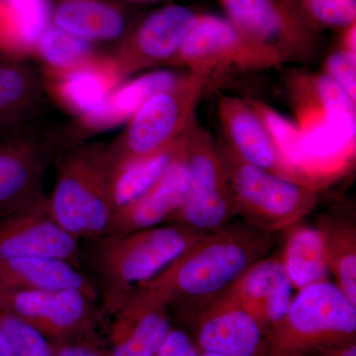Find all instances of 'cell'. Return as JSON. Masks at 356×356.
Segmentation results:
<instances>
[{
  "label": "cell",
  "mask_w": 356,
  "mask_h": 356,
  "mask_svg": "<svg viewBox=\"0 0 356 356\" xmlns=\"http://www.w3.org/2000/svg\"><path fill=\"white\" fill-rule=\"evenodd\" d=\"M273 247L271 233L243 222H229L207 234L165 270L143 285L168 310L193 318Z\"/></svg>",
  "instance_id": "1"
},
{
  "label": "cell",
  "mask_w": 356,
  "mask_h": 356,
  "mask_svg": "<svg viewBox=\"0 0 356 356\" xmlns=\"http://www.w3.org/2000/svg\"><path fill=\"white\" fill-rule=\"evenodd\" d=\"M207 234L168 222L123 235H105L83 254L90 268L103 313L113 316L138 288Z\"/></svg>",
  "instance_id": "2"
},
{
  "label": "cell",
  "mask_w": 356,
  "mask_h": 356,
  "mask_svg": "<svg viewBox=\"0 0 356 356\" xmlns=\"http://www.w3.org/2000/svg\"><path fill=\"white\" fill-rule=\"evenodd\" d=\"M48 206L54 220L79 242H95L106 235L115 212L108 145L65 147Z\"/></svg>",
  "instance_id": "3"
},
{
  "label": "cell",
  "mask_w": 356,
  "mask_h": 356,
  "mask_svg": "<svg viewBox=\"0 0 356 356\" xmlns=\"http://www.w3.org/2000/svg\"><path fill=\"white\" fill-rule=\"evenodd\" d=\"M356 305L330 280L297 291L264 356H307L355 343Z\"/></svg>",
  "instance_id": "4"
},
{
  "label": "cell",
  "mask_w": 356,
  "mask_h": 356,
  "mask_svg": "<svg viewBox=\"0 0 356 356\" xmlns=\"http://www.w3.org/2000/svg\"><path fill=\"white\" fill-rule=\"evenodd\" d=\"M217 145L236 215L245 224L273 234L291 228L315 209L320 191L250 165L222 140H217Z\"/></svg>",
  "instance_id": "5"
},
{
  "label": "cell",
  "mask_w": 356,
  "mask_h": 356,
  "mask_svg": "<svg viewBox=\"0 0 356 356\" xmlns=\"http://www.w3.org/2000/svg\"><path fill=\"white\" fill-rule=\"evenodd\" d=\"M209 86L206 77L186 72L170 88L152 96L108 145L112 165L153 156L175 144L196 121L198 103Z\"/></svg>",
  "instance_id": "6"
},
{
  "label": "cell",
  "mask_w": 356,
  "mask_h": 356,
  "mask_svg": "<svg viewBox=\"0 0 356 356\" xmlns=\"http://www.w3.org/2000/svg\"><path fill=\"white\" fill-rule=\"evenodd\" d=\"M285 63L227 18L198 14L184 46L170 65L206 77L210 86L224 76L280 69Z\"/></svg>",
  "instance_id": "7"
},
{
  "label": "cell",
  "mask_w": 356,
  "mask_h": 356,
  "mask_svg": "<svg viewBox=\"0 0 356 356\" xmlns=\"http://www.w3.org/2000/svg\"><path fill=\"white\" fill-rule=\"evenodd\" d=\"M186 161L188 191L170 222L201 234L214 233L232 222L236 210L217 140L196 122L187 138Z\"/></svg>",
  "instance_id": "8"
},
{
  "label": "cell",
  "mask_w": 356,
  "mask_h": 356,
  "mask_svg": "<svg viewBox=\"0 0 356 356\" xmlns=\"http://www.w3.org/2000/svg\"><path fill=\"white\" fill-rule=\"evenodd\" d=\"M227 19L285 64H309L321 47V31L291 0H217Z\"/></svg>",
  "instance_id": "9"
},
{
  "label": "cell",
  "mask_w": 356,
  "mask_h": 356,
  "mask_svg": "<svg viewBox=\"0 0 356 356\" xmlns=\"http://www.w3.org/2000/svg\"><path fill=\"white\" fill-rule=\"evenodd\" d=\"M32 126L0 132V217L44 194V177L57 142Z\"/></svg>",
  "instance_id": "10"
},
{
  "label": "cell",
  "mask_w": 356,
  "mask_h": 356,
  "mask_svg": "<svg viewBox=\"0 0 356 356\" xmlns=\"http://www.w3.org/2000/svg\"><path fill=\"white\" fill-rule=\"evenodd\" d=\"M98 303L97 298L74 290L32 291L0 283V309L32 325L51 344L70 343L89 329Z\"/></svg>",
  "instance_id": "11"
},
{
  "label": "cell",
  "mask_w": 356,
  "mask_h": 356,
  "mask_svg": "<svg viewBox=\"0 0 356 356\" xmlns=\"http://www.w3.org/2000/svg\"><path fill=\"white\" fill-rule=\"evenodd\" d=\"M218 114L222 142L243 161L310 188L321 191L327 186L285 158L250 102L236 96L221 95Z\"/></svg>",
  "instance_id": "12"
},
{
  "label": "cell",
  "mask_w": 356,
  "mask_h": 356,
  "mask_svg": "<svg viewBox=\"0 0 356 356\" xmlns=\"http://www.w3.org/2000/svg\"><path fill=\"white\" fill-rule=\"evenodd\" d=\"M79 241L51 217L48 196L0 217V259L23 257L63 259L83 268Z\"/></svg>",
  "instance_id": "13"
},
{
  "label": "cell",
  "mask_w": 356,
  "mask_h": 356,
  "mask_svg": "<svg viewBox=\"0 0 356 356\" xmlns=\"http://www.w3.org/2000/svg\"><path fill=\"white\" fill-rule=\"evenodd\" d=\"M191 7L170 4L154 11L140 21L123 39L114 58L126 76L170 65L197 20Z\"/></svg>",
  "instance_id": "14"
},
{
  "label": "cell",
  "mask_w": 356,
  "mask_h": 356,
  "mask_svg": "<svg viewBox=\"0 0 356 356\" xmlns=\"http://www.w3.org/2000/svg\"><path fill=\"white\" fill-rule=\"evenodd\" d=\"M199 351L225 356H264L267 336L257 318L242 307L216 299L193 318Z\"/></svg>",
  "instance_id": "15"
},
{
  "label": "cell",
  "mask_w": 356,
  "mask_h": 356,
  "mask_svg": "<svg viewBox=\"0 0 356 356\" xmlns=\"http://www.w3.org/2000/svg\"><path fill=\"white\" fill-rule=\"evenodd\" d=\"M293 290L280 257H266L248 267L216 299L250 312L261 323L268 339L286 316L294 297Z\"/></svg>",
  "instance_id": "16"
},
{
  "label": "cell",
  "mask_w": 356,
  "mask_h": 356,
  "mask_svg": "<svg viewBox=\"0 0 356 356\" xmlns=\"http://www.w3.org/2000/svg\"><path fill=\"white\" fill-rule=\"evenodd\" d=\"M126 76L114 56L96 54L72 69L43 72L42 81L56 102L81 120L97 111Z\"/></svg>",
  "instance_id": "17"
},
{
  "label": "cell",
  "mask_w": 356,
  "mask_h": 356,
  "mask_svg": "<svg viewBox=\"0 0 356 356\" xmlns=\"http://www.w3.org/2000/svg\"><path fill=\"white\" fill-rule=\"evenodd\" d=\"M285 79L297 127L332 125L356 133V102L329 76L294 69Z\"/></svg>",
  "instance_id": "18"
},
{
  "label": "cell",
  "mask_w": 356,
  "mask_h": 356,
  "mask_svg": "<svg viewBox=\"0 0 356 356\" xmlns=\"http://www.w3.org/2000/svg\"><path fill=\"white\" fill-rule=\"evenodd\" d=\"M112 317L109 356H154L172 329L168 307L143 287L133 292Z\"/></svg>",
  "instance_id": "19"
},
{
  "label": "cell",
  "mask_w": 356,
  "mask_h": 356,
  "mask_svg": "<svg viewBox=\"0 0 356 356\" xmlns=\"http://www.w3.org/2000/svg\"><path fill=\"white\" fill-rule=\"evenodd\" d=\"M188 185L185 143L163 177L151 189L134 202L115 211L106 235H123L168 224L184 204Z\"/></svg>",
  "instance_id": "20"
},
{
  "label": "cell",
  "mask_w": 356,
  "mask_h": 356,
  "mask_svg": "<svg viewBox=\"0 0 356 356\" xmlns=\"http://www.w3.org/2000/svg\"><path fill=\"white\" fill-rule=\"evenodd\" d=\"M0 283L32 291H81L99 300L92 278L74 264L51 257L0 259Z\"/></svg>",
  "instance_id": "21"
},
{
  "label": "cell",
  "mask_w": 356,
  "mask_h": 356,
  "mask_svg": "<svg viewBox=\"0 0 356 356\" xmlns=\"http://www.w3.org/2000/svg\"><path fill=\"white\" fill-rule=\"evenodd\" d=\"M42 76L25 60L0 56V132L32 124L44 104Z\"/></svg>",
  "instance_id": "22"
},
{
  "label": "cell",
  "mask_w": 356,
  "mask_h": 356,
  "mask_svg": "<svg viewBox=\"0 0 356 356\" xmlns=\"http://www.w3.org/2000/svg\"><path fill=\"white\" fill-rule=\"evenodd\" d=\"M50 0H0V56L25 60L51 24Z\"/></svg>",
  "instance_id": "23"
},
{
  "label": "cell",
  "mask_w": 356,
  "mask_h": 356,
  "mask_svg": "<svg viewBox=\"0 0 356 356\" xmlns=\"http://www.w3.org/2000/svg\"><path fill=\"white\" fill-rule=\"evenodd\" d=\"M51 24L90 44L120 38L126 30L121 9L103 0H60Z\"/></svg>",
  "instance_id": "24"
},
{
  "label": "cell",
  "mask_w": 356,
  "mask_h": 356,
  "mask_svg": "<svg viewBox=\"0 0 356 356\" xmlns=\"http://www.w3.org/2000/svg\"><path fill=\"white\" fill-rule=\"evenodd\" d=\"M181 74L170 70L147 72L132 81H123L95 113L79 120L92 130L114 127L128 122L152 96L170 88Z\"/></svg>",
  "instance_id": "25"
},
{
  "label": "cell",
  "mask_w": 356,
  "mask_h": 356,
  "mask_svg": "<svg viewBox=\"0 0 356 356\" xmlns=\"http://www.w3.org/2000/svg\"><path fill=\"white\" fill-rule=\"evenodd\" d=\"M334 284L356 305V227L350 217L325 213L316 219Z\"/></svg>",
  "instance_id": "26"
},
{
  "label": "cell",
  "mask_w": 356,
  "mask_h": 356,
  "mask_svg": "<svg viewBox=\"0 0 356 356\" xmlns=\"http://www.w3.org/2000/svg\"><path fill=\"white\" fill-rule=\"evenodd\" d=\"M280 259L295 291L329 280L322 240L315 227L294 225Z\"/></svg>",
  "instance_id": "27"
},
{
  "label": "cell",
  "mask_w": 356,
  "mask_h": 356,
  "mask_svg": "<svg viewBox=\"0 0 356 356\" xmlns=\"http://www.w3.org/2000/svg\"><path fill=\"white\" fill-rule=\"evenodd\" d=\"M194 123L180 139L163 151L124 165H112V192L115 211L139 199L163 177L173 159L184 147Z\"/></svg>",
  "instance_id": "28"
},
{
  "label": "cell",
  "mask_w": 356,
  "mask_h": 356,
  "mask_svg": "<svg viewBox=\"0 0 356 356\" xmlns=\"http://www.w3.org/2000/svg\"><path fill=\"white\" fill-rule=\"evenodd\" d=\"M96 54L92 44L51 24L39 39L34 56L43 63V72H58L76 67Z\"/></svg>",
  "instance_id": "29"
},
{
  "label": "cell",
  "mask_w": 356,
  "mask_h": 356,
  "mask_svg": "<svg viewBox=\"0 0 356 356\" xmlns=\"http://www.w3.org/2000/svg\"><path fill=\"white\" fill-rule=\"evenodd\" d=\"M0 330L13 356H54V346L44 334L13 314L0 309Z\"/></svg>",
  "instance_id": "30"
},
{
  "label": "cell",
  "mask_w": 356,
  "mask_h": 356,
  "mask_svg": "<svg viewBox=\"0 0 356 356\" xmlns=\"http://www.w3.org/2000/svg\"><path fill=\"white\" fill-rule=\"evenodd\" d=\"M321 32L341 30L356 23V0H291Z\"/></svg>",
  "instance_id": "31"
},
{
  "label": "cell",
  "mask_w": 356,
  "mask_h": 356,
  "mask_svg": "<svg viewBox=\"0 0 356 356\" xmlns=\"http://www.w3.org/2000/svg\"><path fill=\"white\" fill-rule=\"evenodd\" d=\"M322 72L356 102V53L337 47L325 58Z\"/></svg>",
  "instance_id": "32"
},
{
  "label": "cell",
  "mask_w": 356,
  "mask_h": 356,
  "mask_svg": "<svg viewBox=\"0 0 356 356\" xmlns=\"http://www.w3.org/2000/svg\"><path fill=\"white\" fill-rule=\"evenodd\" d=\"M199 353L186 332L172 327L154 356H199Z\"/></svg>",
  "instance_id": "33"
},
{
  "label": "cell",
  "mask_w": 356,
  "mask_h": 356,
  "mask_svg": "<svg viewBox=\"0 0 356 356\" xmlns=\"http://www.w3.org/2000/svg\"><path fill=\"white\" fill-rule=\"evenodd\" d=\"M54 356H104L89 346L77 343L53 344Z\"/></svg>",
  "instance_id": "34"
},
{
  "label": "cell",
  "mask_w": 356,
  "mask_h": 356,
  "mask_svg": "<svg viewBox=\"0 0 356 356\" xmlns=\"http://www.w3.org/2000/svg\"><path fill=\"white\" fill-rule=\"evenodd\" d=\"M339 32H341V38H339L341 40H339V46L356 53V23L339 30Z\"/></svg>",
  "instance_id": "35"
},
{
  "label": "cell",
  "mask_w": 356,
  "mask_h": 356,
  "mask_svg": "<svg viewBox=\"0 0 356 356\" xmlns=\"http://www.w3.org/2000/svg\"><path fill=\"white\" fill-rule=\"evenodd\" d=\"M325 356H356V343H350L339 348L323 351Z\"/></svg>",
  "instance_id": "36"
},
{
  "label": "cell",
  "mask_w": 356,
  "mask_h": 356,
  "mask_svg": "<svg viewBox=\"0 0 356 356\" xmlns=\"http://www.w3.org/2000/svg\"><path fill=\"white\" fill-rule=\"evenodd\" d=\"M0 356H13L6 337L0 330Z\"/></svg>",
  "instance_id": "37"
},
{
  "label": "cell",
  "mask_w": 356,
  "mask_h": 356,
  "mask_svg": "<svg viewBox=\"0 0 356 356\" xmlns=\"http://www.w3.org/2000/svg\"><path fill=\"white\" fill-rule=\"evenodd\" d=\"M199 356H225V355H218V353H204V351H200V353H199Z\"/></svg>",
  "instance_id": "38"
},
{
  "label": "cell",
  "mask_w": 356,
  "mask_h": 356,
  "mask_svg": "<svg viewBox=\"0 0 356 356\" xmlns=\"http://www.w3.org/2000/svg\"><path fill=\"white\" fill-rule=\"evenodd\" d=\"M136 1H144V2H147V1H156V0H136Z\"/></svg>",
  "instance_id": "39"
}]
</instances>
